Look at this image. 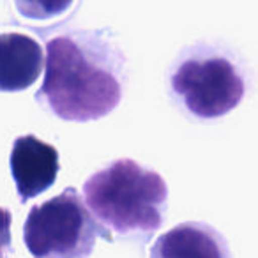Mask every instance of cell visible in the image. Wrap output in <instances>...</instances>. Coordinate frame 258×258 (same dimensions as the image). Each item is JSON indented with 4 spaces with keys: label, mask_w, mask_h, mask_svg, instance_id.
Wrapping results in <instances>:
<instances>
[{
    "label": "cell",
    "mask_w": 258,
    "mask_h": 258,
    "mask_svg": "<svg viewBox=\"0 0 258 258\" xmlns=\"http://www.w3.org/2000/svg\"><path fill=\"white\" fill-rule=\"evenodd\" d=\"M122 96L120 82L104 57L73 36L53 37L46 48V73L37 97L64 120L89 122L108 115Z\"/></svg>",
    "instance_id": "1"
},
{
    "label": "cell",
    "mask_w": 258,
    "mask_h": 258,
    "mask_svg": "<svg viewBox=\"0 0 258 258\" xmlns=\"http://www.w3.org/2000/svg\"><path fill=\"white\" fill-rule=\"evenodd\" d=\"M85 202L101 223L120 235L154 232L161 226L168 187L159 173L120 159L89 177Z\"/></svg>",
    "instance_id": "2"
},
{
    "label": "cell",
    "mask_w": 258,
    "mask_h": 258,
    "mask_svg": "<svg viewBox=\"0 0 258 258\" xmlns=\"http://www.w3.org/2000/svg\"><path fill=\"white\" fill-rule=\"evenodd\" d=\"M97 230L75 189L30 209L23 239L34 258H87Z\"/></svg>",
    "instance_id": "3"
},
{
    "label": "cell",
    "mask_w": 258,
    "mask_h": 258,
    "mask_svg": "<svg viewBox=\"0 0 258 258\" xmlns=\"http://www.w3.org/2000/svg\"><path fill=\"white\" fill-rule=\"evenodd\" d=\"M172 89L184 106L200 118L230 113L244 96L239 69L225 57H193L177 66Z\"/></svg>",
    "instance_id": "4"
},
{
    "label": "cell",
    "mask_w": 258,
    "mask_h": 258,
    "mask_svg": "<svg viewBox=\"0 0 258 258\" xmlns=\"http://www.w3.org/2000/svg\"><path fill=\"white\" fill-rule=\"evenodd\" d=\"M9 163L23 204L53 186L60 170L57 149L34 135L16 138Z\"/></svg>",
    "instance_id": "5"
},
{
    "label": "cell",
    "mask_w": 258,
    "mask_h": 258,
    "mask_svg": "<svg viewBox=\"0 0 258 258\" xmlns=\"http://www.w3.org/2000/svg\"><path fill=\"white\" fill-rule=\"evenodd\" d=\"M43 48L25 34H0V92H18L37 82L43 71Z\"/></svg>",
    "instance_id": "6"
},
{
    "label": "cell",
    "mask_w": 258,
    "mask_h": 258,
    "mask_svg": "<svg viewBox=\"0 0 258 258\" xmlns=\"http://www.w3.org/2000/svg\"><path fill=\"white\" fill-rule=\"evenodd\" d=\"M151 258H230V254L225 239L211 226L184 223L156 240Z\"/></svg>",
    "instance_id": "7"
},
{
    "label": "cell",
    "mask_w": 258,
    "mask_h": 258,
    "mask_svg": "<svg viewBox=\"0 0 258 258\" xmlns=\"http://www.w3.org/2000/svg\"><path fill=\"white\" fill-rule=\"evenodd\" d=\"M11 212L0 207V258H4L6 251L11 246Z\"/></svg>",
    "instance_id": "8"
}]
</instances>
